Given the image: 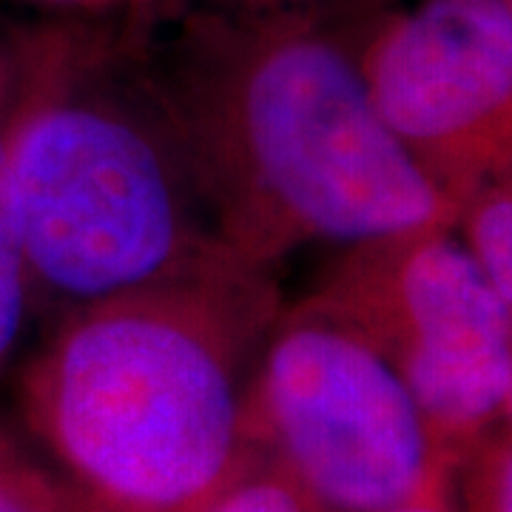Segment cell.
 I'll list each match as a JSON object with an SVG mask.
<instances>
[{
	"mask_svg": "<svg viewBox=\"0 0 512 512\" xmlns=\"http://www.w3.org/2000/svg\"><path fill=\"white\" fill-rule=\"evenodd\" d=\"M279 313L274 271L228 262L60 316L23 419L106 512H200L254 453L245 404Z\"/></svg>",
	"mask_w": 512,
	"mask_h": 512,
	"instance_id": "3957f363",
	"label": "cell"
},
{
	"mask_svg": "<svg viewBox=\"0 0 512 512\" xmlns=\"http://www.w3.org/2000/svg\"><path fill=\"white\" fill-rule=\"evenodd\" d=\"M200 512H322L271 461L251 453L239 473Z\"/></svg>",
	"mask_w": 512,
	"mask_h": 512,
	"instance_id": "9c48e42d",
	"label": "cell"
},
{
	"mask_svg": "<svg viewBox=\"0 0 512 512\" xmlns=\"http://www.w3.org/2000/svg\"><path fill=\"white\" fill-rule=\"evenodd\" d=\"M60 3H109V0H60Z\"/></svg>",
	"mask_w": 512,
	"mask_h": 512,
	"instance_id": "2e32d148",
	"label": "cell"
},
{
	"mask_svg": "<svg viewBox=\"0 0 512 512\" xmlns=\"http://www.w3.org/2000/svg\"><path fill=\"white\" fill-rule=\"evenodd\" d=\"M3 177L35 311L52 322L245 262L134 29L52 26L18 40Z\"/></svg>",
	"mask_w": 512,
	"mask_h": 512,
	"instance_id": "7a4b0ae2",
	"label": "cell"
},
{
	"mask_svg": "<svg viewBox=\"0 0 512 512\" xmlns=\"http://www.w3.org/2000/svg\"><path fill=\"white\" fill-rule=\"evenodd\" d=\"M384 512H458L453 504V493H450V473L433 478L419 495Z\"/></svg>",
	"mask_w": 512,
	"mask_h": 512,
	"instance_id": "7c38bea8",
	"label": "cell"
},
{
	"mask_svg": "<svg viewBox=\"0 0 512 512\" xmlns=\"http://www.w3.org/2000/svg\"><path fill=\"white\" fill-rule=\"evenodd\" d=\"M504 421H507V427H510V433H507V436L512 439V387H510V399H507V413H504Z\"/></svg>",
	"mask_w": 512,
	"mask_h": 512,
	"instance_id": "9a60e30c",
	"label": "cell"
},
{
	"mask_svg": "<svg viewBox=\"0 0 512 512\" xmlns=\"http://www.w3.org/2000/svg\"><path fill=\"white\" fill-rule=\"evenodd\" d=\"M313 296L382 350L450 470L504 421L512 308L453 225L342 251Z\"/></svg>",
	"mask_w": 512,
	"mask_h": 512,
	"instance_id": "5b68a950",
	"label": "cell"
},
{
	"mask_svg": "<svg viewBox=\"0 0 512 512\" xmlns=\"http://www.w3.org/2000/svg\"><path fill=\"white\" fill-rule=\"evenodd\" d=\"M9 100L12 94L0 103V370L18 350L26 319L35 311L32 274L23 254V242L12 217L6 177H3V131H6Z\"/></svg>",
	"mask_w": 512,
	"mask_h": 512,
	"instance_id": "ba28073f",
	"label": "cell"
},
{
	"mask_svg": "<svg viewBox=\"0 0 512 512\" xmlns=\"http://www.w3.org/2000/svg\"><path fill=\"white\" fill-rule=\"evenodd\" d=\"M507 3H510V9H512V0H507Z\"/></svg>",
	"mask_w": 512,
	"mask_h": 512,
	"instance_id": "e0dca14e",
	"label": "cell"
},
{
	"mask_svg": "<svg viewBox=\"0 0 512 512\" xmlns=\"http://www.w3.org/2000/svg\"><path fill=\"white\" fill-rule=\"evenodd\" d=\"M15 66H18V43L0 40V103L12 94V86H15Z\"/></svg>",
	"mask_w": 512,
	"mask_h": 512,
	"instance_id": "5bb4252c",
	"label": "cell"
},
{
	"mask_svg": "<svg viewBox=\"0 0 512 512\" xmlns=\"http://www.w3.org/2000/svg\"><path fill=\"white\" fill-rule=\"evenodd\" d=\"M458 467L467 470L464 510L512 512V439H487Z\"/></svg>",
	"mask_w": 512,
	"mask_h": 512,
	"instance_id": "30bf717a",
	"label": "cell"
},
{
	"mask_svg": "<svg viewBox=\"0 0 512 512\" xmlns=\"http://www.w3.org/2000/svg\"><path fill=\"white\" fill-rule=\"evenodd\" d=\"M49 512H106L103 507H97L94 501H89L83 493H77L69 481H63L60 493H57L55 504Z\"/></svg>",
	"mask_w": 512,
	"mask_h": 512,
	"instance_id": "4fadbf2b",
	"label": "cell"
},
{
	"mask_svg": "<svg viewBox=\"0 0 512 512\" xmlns=\"http://www.w3.org/2000/svg\"><path fill=\"white\" fill-rule=\"evenodd\" d=\"M370 3L174 9L134 26L245 262L274 271L311 245L350 251L456 222L370 100L359 60Z\"/></svg>",
	"mask_w": 512,
	"mask_h": 512,
	"instance_id": "6da1fadb",
	"label": "cell"
},
{
	"mask_svg": "<svg viewBox=\"0 0 512 512\" xmlns=\"http://www.w3.org/2000/svg\"><path fill=\"white\" fill-rule=\"evenodd\" d=\"M350 3H370V0H137L140 18L163 15L174 9H242V12H262V9H316V6H350Z\"/></svg>",
	"mask_w": 512,
	"mask_h": 512,
	"instance_id": "8fae6325",
	"label": "cell"
},
{
	"mask_svg": "<svg viewBox=\"0 0 512 512\" xmlns=\"http://www.w3.org/2000/svg\"><path fill=\"white\" fill-rule=\"evenodd\" d=\"M453 228L512 308V163L461 200Z\"/></svg>",
	"mask_w": 512,
	"mask_h": 512,
	"instance_id": "52a82bcc",
	"label": "cell"
},
{
	"mask_svg": "<svg viewBox=\"0 0 512 512\" xmlns=\"http://www.w3.org/2000/svg\"><path fill=\"white\" fill-rule=\"evenodd\" d=\"M359 60L384 126L456 208L512 163L507 0H410L396 9L373 0Z\"/></svg>",
	"mask_w": 512,
	"mask_h": 512,
	"instance_id": "8992f818",
	"label": "cell"
},
{
	"mask_svg": "<svg viewBox=\"0 0 512 512\" xmlns=\"http://www.w3.org/2000/svg\"><path fill=\"white\" fill-rule=\"evenodd\" d=\"M245 433L322 512L393 510L453 473L382 350L313 293L276 316Z\"/></svg>",
	"mask_w": 512,
	"mask_h": 512,
	"instance_id": "277c9868",
	"label": "cell"
}]
</instances>
